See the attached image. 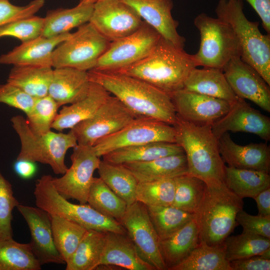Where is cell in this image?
Masks as SVG:
<instances>
[{
    "label": "cell",
    "mask_w": 270,
    "mask_h": 270,
    "mask_svg": "<svg viewBox=\"0 0 270 270\" xmlns=\"http://www.w3.org/2000/svg\"><path fill=\"white\" fill-rule=\"evenodd\" d=\"M90 82L104 87L136 118H148L173 126L177 114L170 95L148 82L117 72L92 69Z\"/></svg>",
    "instance_id": "cell-1"
},
{
    "label": "cell",
    "mask_w": 270,
    "mask_h": 270,
    "mask_svg": "<svg viewBox=\"0 0 270 270\" xmlns=\"http://www.w3.org/2000/svg\"><path fill=\"white\" fill-rule=\"evenodd\" d=\"M196 67L194 54L161 36L146 58L116 72L140 78L170 94L183 89L189 74Z\"/></svg>",
    "instance_id": "cell-2"
},
{
    "label": "cell",
    "mask_w": 270,
    "mask_h": 270,
    "mask_svg": "<svg viewBox=\"0 0 270 270\" xmlns=\"http://www.w3.org/2000/svg\"><path fill=\"white\" fill-rule=\"evenodd\" d=\"M173 126L176 142L182 148L186 157L188 174L206 184L224 182L226 166L212 125L194 124L177 116Z\"/></svg>",
    "instance_id": "cell-3"
},
{
    "label": "cell",
    "mask_w": 270,
    "mask_h": 270,
    "mask_svg": "<svg viewBox=\"0 0 270 270\" xmlns=\"http://www.w3.org/2000/svg\"><path fill=\"white\" fill-rule=\"evenodd\" d=\"M202 200L194 214L200 242L210 246L222 244L238 224V213L243 208L242 198L224 182L206 184Z\"/></svg>",
    "instance_id": "cell-4"
},
{
    "label": "cell",
    "mask_w": 270,
    "mask_h": 270,
    "mask_svg": "<svg viewBox=\"0 0 270 270\" xmlns=\"http://www.w3.org/2000/svg\"><path fill=\"white\" fill-rule=\"evenodd\" d=\"M217 18L228 23L237 38L241 59L254 68L270 86V35L262 34L258 22L249 20L242 0H219Z\"/></svg>",
    "instance_id": "cell-5"
},
{
    "label": "cell",
    "mask_w": 270,
    "mask_h": 270,
    "mask_svg": "<svg viewBox=\"0 0 270 270\" xmlns=\"http://www.w3.org/2000/svg\"><path fill=\"white\" fill-rule=\"evenodd\" d=\"M52 178L43 175L36 180L34 192L36 206L50 216L72 220L87 230L126 234L118 220L102 214L88 204H72L62 196L55 188Z\"/></svg>",
    "instance_id": "cell-6"
},
{
    "label": "cell",
    "mask_w": 270,
    "mask_h": 270,
    "mask_svg": "<svg viewBox=\"0 0 270 270\" xmlns=\"http://www.w3.org/2000/svg\"><path fill=\"white\" fill-rule=\"evenodd\" d=\"M12 126L19 136L20 152L16 159H24L50 166L56 174H63L68 168L65 156L68 149L78 145L73 132H50L41 135L34 133L26 120L21 115L11 119Z\"/></svg>",
    "instance_id": "cell-7"
},
{
    "label": "cell",
    "mask_w": 270,
    "mask_h": 270,
    "mask_svg": "<svg viewBox=\"0 0 270 270\" xmlns=\"http://www.w3.org/2000/svg\"><path fill=\"white\" fill-rule=\"evenodd\" d=\"M194 24L200 36L198 50L194 54L197 66L222 70L232 58L240 56L237 38L228 23L202 13Z\"/></svg>",
    "instance_id": "cell-8"
},
{
    "label": "cell",
    "mask_w": 270,
    "mask_h": 270,
    "mask_svg": "<svg viewBox=\"0 0 270 270\" xmlns=\"http://www.w3.org/2000/svg\"><path fill=\"white\" fill-rule=\"evenodd\" d=\"M110 42L90 22H86L56 48L52 53V66L88 72L95 68Z\"/></svg>",
    "instance_id": "cell-9"
},
{
    "label": "cell",
    "mask_w": 270,
    "mask_h": 270,
    "mask_svg": "<svg viewBox=\"0 0 270 270\" xmlns=\"http://www.w3.org/2000/svg\"><path fill=\"white\" fill-rule=\"evenodd\" d=\"M160 37L154 28L144 21L134 33L110 42L94 69L116 72L132 66L146 58Z\"/></svg>",
    "instance_id": "cell-10"
},
{
    "label": "cell",
    "mask_w": 270,
    "mask_h": 270,
    "mask_svg": "<svg viewBox=\"0 0 270 270\" xmlns=\"http://www.w3.org/2000/svg\"><path fill=\"white\" fill-rule=\"evenodd\" d=\"M136 118L118 98L110 94L92 116L70 130L78 144L92 146L102 139L119 131Z\"/></svg>",
    "instance_id": "cell-11"
},
{
    "label": "cell",
    "mask_w": 270,
    "mask_h": 270,
    "mask_svg": "<svg viewBox=\"0 0 270 270\" xmlns=\"http://www.w3.org/2000/svg\"><path fill=\"white\" fill-rule=\"evenodd\" d=\"M156 142H176L174 126L153 118H137L92 146L96 155L100 158L120 148Z\"/></svg>",
    "instance_id": "cell-12"
},
{
    "label": "cell",
    "mask_w": 270,
    "mask_h": 270,
    "mask_svg": "<svg viewBox=\"0 0 270 270\" xmlns=\"http://www.w3.org/2000/svg\"><path fill=\"white\" fill-rule=\"evenodd\" d=\"M73 148L71 166L61 177H52V182L62 196L85 204H87L94 173L101 160L92 146L78 144Z\"/></svg>",
    "instance_id": "cell-13"
},
{
    "label": "cell",
    "mask_w": 270,
    "mask_h": 270,
    "mask_svg": "<svg viewBox=\"0 0 270 270\" xmlns=\"http://www.w3.org/2000/svg\"><path fill=\"white\" fill-rule=\"evenodd\" d=\"M140 256L155 270H166L160 240L150 219L146 205L138 201L127 206L119 222Z\"/></svg>",
    "instance_id": "cell-14"
},
{
    "label": "cell",
    "mask_w": 270,
    "mask_h": 270,
    "mask_svg": "<svg viewBox=\"0 0 270 270\" xmlns=\"http://www.w3.org/2000/svg\"><path fill=\"white\" fill-rule=\"evenodd\" d=\"M89 22L112 42L134 33L144 21L120 0H98L94 4Z\"/></svg>",
    "instance_id": "cell-15"
},
{
    "label": "cell",
    "mask_w": 270,
    "mask_h": 270,
    "mask_svg": "<svg viewBox=\"0 0 270 270\" xmlns=\"http://www.w3.org/2000/svg\"><path fill=\"white\" fill-rule=\"evenodd\" d=\"M222 70L238 97L248 100L270 112V86L254 68L238 56L232 58Z\"/></svg>",
    "instance_id": "cell-16"
},
{
    "label": "cell",
    "mask_w": 270,
    "mask_h": 270,
    "mask_svg": "<svg viewBox=\"0 0 270 270\" xmlns=\"http://www.w3.org/2000/svg\"><path fill=\"white\" fill-rule=\"evenodd\" d=\"M176 114L198 124L212 125L230 110L228 102L182 89L170 94Z\"/></svg>",
    "instance_id": "cell-17"
},
{
    "label": "cell",
    "mask_w": 270,
    "mask_h": 270,
    "mask_svg": "<svg viewBox=\"0 0 270 270\" xmlns=\"http://www.w3.org/2000/svg\"><path fill=\"white\" fill-rule=\"evenodd\" d=\"M16 208L28 226L31 236L30 244L40 264H65L54 242L51 216L38 206L20 204Z\"/></svg>",
    "instance_id": "cell-18"
},
{
    "label": "cell",
    "mask_w": 270,
    "mask_h": 270,
    "mask_svg": "<svg viewBox=\"0 0 270 270\" xmlns=\"http://www.w3.org/2000/svg\"><path fill=\"white\" fill-rule=\"evenodd\" d=\"M212 130L218 138L230 131L253 134L268 142L270 140V118L238 97L228 112L212 125Z\"/></svg>",
    "instance_id": "cell-19"
},
{
    "label": "cell",
    "mask_w": 270,
    "mask_h": 270,
    "mask_svg": "<svg viewBox=\"0 0 270 270\" xmlns=\"http://www.w3.org/2000/svg\"><path fill=\"white\" fill-rule=\"evenodd\" d=\"M132 8L144 22L176 46L184 48L186 40L177 31L172 0H120Z\"/></svg>",
    "instance_id": "cell-20"
},
{
    "label": "cell",
    "mask_w": 270,
    "mask_h": 270,
    "mask_svg": "<svg viewBox=\"0 0 270 270\" xmlns=\"http://www.w3.org/2000/svg\"><path fill=\"white\" fill-rule=\"evenodd\" d=\"M222 158L230 167L270 172V148L266 143L237 144L230 134H224L218 138Z\"/></svg>",
    "instance_id": "cell-21"
},
{
    "label": "cell",
    "mask_w": 270,
    "mask_h": 270,
    "mask_svg": "<svg viewBox=\"0 0 270 270\" xmlns=\"http://www.w3.org/2000/svg\"><path fill=\"white\" fill-rule=\"evenodd\" d=\"M72 34L69 32L52 38L40 36L22 42L11 50L0 56V64L52 67V56L54 50L70 37Z\"/></svg>",
    "instance_id": "cell-22"
},
{
    "label": "cell",
    "mask_w": 270,
    "mask_h": 270,
    "mask_svg": "<svg viewBox=\"0 0 270 270\" xmlns=\"http://www.w3.org/2000/svg\"><path fill=\"white\" fill-rule=\"evenodd\" d=\"M90 84L86 71L69 67L54 68L48 95L60 107L72 104L87 96Z\"/></svg>",
    "instance_id": "cell-23"
},
{
    "label": "cell",
    "mask_w": 270,
    "mask_h": 270,
    "mask_svg": "<svg viewBox=\"0 0 270 270\" xmlns=\"http://www.w3.org/2000/svg\"><path fill=\"white\" fill-rule=\"evenodd\" d=\"M100 265H110L128 270H155L140 256L127 234L114 232H106Z\"/></svg>",
    "instance_id": "cell-24"
},
{
    "label": "cell",
    "mask_w": 270,
    "mask_h": 270,
    "mask_svg": "<svg viewBox=\"0 0 270 270\" xmlns=\"http://www.w3.org/2000/svg\"><path fill=\"white\" fill-rule=\"evenodd\" d=\"M110 94L100 85L90 82L87 96L68 106H64L58 113L52 128L59 132L72 129L78 124L92 116Z\"/></svg>",
    "instance_id": "cell-25"
},
{
    "label": "cell",
    "mask_w": 270,
    "mask_h": 270,
    "mask_svg": "<svg viewBox=\"0 0 270 270\" xmlns=\"http://www.w3.org/2000/svg\"><path fill=\"white\" fill-rule=\"evenodd\" d=\"M122 164L132 172L138 182L174 178L188 174V162L184 152L148 162Z\"/></svg>",
    "instance_id": "cell-26"
},
{
    "label": "cell",
    "mask_w": 270,
    "mask_h": 270,
    "mask_svg": "<svg viewBox=\"0 0 270 270\" xmlns=\"http://www.w3.org/2000/svg\"><path fill=\"white\" fill-rule=\"evenodd\" d=\"M183 89L224 100L231 104L238 98L222 70L217 68H194L186 78Z\"/></svg>",
    "instance_id": "cell-27"
},
{
    "label": "cell",
    "mask_w": 270,
    "mask_h": 270,
    "mask_svg": "<svg viewBox=\"0 0 270 270\" xmlns=\"http://www.w3.org/2000/svg\"><path fill=\"white\" fill-rule=\"evenodd\" d=\"M184 152L182 148L176 142H156L120 148L102 157L103 160L110 163L124 164L148 162Z\"/></svg>",
    "instance_id": "cell-28"
},
{
    "label": "cell",
    "mask_w": 270,
    "mask_h": 270,
    "mask_svg": "<svg viewBox=\"0 0 270 270\" xmlns=\"http://www.w3.org/2000/svg\"><path fill=\"white\" fill-rule=\"evenodd\" d=\"M200 242L198 230L194 218L169 237L160 240V252L167 270L182 261Z\"/></svg>",
    "instance_id": "cell-29"
},
{
    "label": "cell",
    "mask_w": 270,
    "mask_h": 270,
    "mask_svg": "<svg viewBox=\"0 0 270 270\" xmlns=\"http://www.w3.org/2000/svg\"><path fill=\"white\" fill-rule=\"evenodd\" d=\"M94 8L92 4L80 3L70 8H60L48 12L44 18L41 36L52 38L69 32L75 28L89 22Z\"/></svg>",
    "instance_id": "cell-30"
},
{
    "label": "cell",
    "mask_w": 270,
    "mask_h": 270,
    "mask_svg": "<svg viewBox=\"0 0 270 270\" xmlns=\"http://www.w3.org/2000/svg\"><path fill=\"white\" fill-rule=\"evenodd\" d=\"M52 72L53 69L50 66H14L6 82L38 98L48 95Z\"/></svg>",
    "instance_id": "cell-31"
},
{
    "label": "cell",
    "mask_w": 270,
    "mask_h": 270,
    "mask_svg": "<svg viewBox=\"0 0 270 270\" xmlns=\"http://www.w3.org/2000/svg\"><path fill=\"white\" fill-rule=\"evenodd\" d=\"M170 270H232L226 255L225 246H210L200 242L180 263Z\"/></svg>",
    "instance_id": "cell-32"
},
{
    "label": "cell",
    "mask_w": 270,
    "mask_h": 270,
    "mask_svg": "<svg viewBox=\"0 0 270 270\" xmlns=\"http://www.w3.org/2000/svg\"><path fill=\"white\" fill-rule=\"evenodd\" d=\"M106 232L87 230L76 249L66 262V270H94L100 264Z\"/></svg>",
    "instance_id": "cell-33"
},
{
    "label": "cell",
    "mask_w": 270,
    "mask_h": 270,
    "mask_svg": "<svg viewBox=\"0 0 270 270\" xmlns=\"http://www.w3.org/2000/svg\"><path fill=\"white\" fill-rule=\"evenodd\" d=\"M103 182L130 206L136 200L138 182L132 172L122 164L100 160L97 169Z\"/></svg>",
    "instance_id": "cell-34"
},
{
    "label": "cell",
    "mask_w": 270,
    "mask_h": 270,
    "mask_svg": "<svg viewBox=\"0 0 270 270\" xmlns=\"http://www.w3.org/2000/svg\"><path fill=\"white\" fill-rule=\"evenodd\" d=\"M224 183L238 197L254 198L270 188V176L264 172L226 166Z\"/></svg>",
    "instance_id": "cell-35"
},
{
    "label": "cell",
    "mask_w": 270,
    "mask_h": 270,
    "mask_svg": "<svg viewBox=\"0 0 270 270\" xmlns=\"http://www.w3.org/2000/svg\"><path fill=\"white\" fill-rule=\"evenodd\" d=\"M42 265L30 243L15 241L12 238L0 240V270H40Z\"/></svg>",
    "instance_id": "cell-36"
},
{
    "label": "cell",
    "mask_w": 270,
    "mask_h": 270,
    "mask_svg": "<svg viewBox=\"0 0 270 270\" xmlns=\"http://www.w3.org/2000/svg\"><path fill=\"white\" fill-rule=\"evenodd\" d=\"M87 204L102 214L118 222L126 210V202L117 196L100 178H94Z\"/></svg>",
    "instance_id": "cell-37"
},
{
    "label": "cell",
    "mask_w": 270,
    "mask_h": 270,
    "mask_svg": "<svg viewBox=\"0 0 270 270\" xmlns=\"http://www.w3.org/2000/svg\"><path fill=\"white\" fill-rule=\"evenodd\" d=\"M150 219L160 240L165 239L192 220L194 214L172 206H146Z\"/></svg>",
    "instance_id": "cell-38"
},
{
    "label": "cell",
    "mask_w": 270,
    "mask_h": 270,
    "mask_svg": "<svg viewBox=\"0 0 270 270\" xmlns=\"http://www.w3.org/2000/svg\"><path fill=\"white\" fill-rule=\"evenodd\" d=\"M51 220L54 242L66 264L87 230L72 220L59 216H51Z\"/></svg>",
    "instance_id": "cell-39"
},
{
    "label": "cell",
    "mask_w": 270,
    "mask_h": 270,
    "mask_svg": "<svg viewBox=\"0 0 270 270\" xmlns=\"http://www.w3.org/2000/svg\"><path fill=\"white\" fill-rule=\"evenodd\" d=\"M175 192L172 206L194 214L203 198L206 184L200 178L188 174L174 178Z\"/></svg>",
    "instance_id": "cell-40"
},
{
    "label": "cell",
    "mask_w": 270,
    "mask_h": 270,
    "mask_svg": "<svg viewBox=\"0 0 270 270\" xmlns=\"http://www.w3.org/2000/svg\"><path fill=\"white\" fill-rule=\"evenodd\" d=\"M228 262L258 255L270 247V238L242 231L238 235L228 236L224 242Z\"/></svg>",
    "instance_id": "cell-41"
},
{
    "label": "cell",
    "mask_w": 270,
    "mask_h": 270,
    "mask_svg": "<svg viewBox=\"0 0 270 270\" xmlns=\"http://www.w3.org/2000/svg\"><path fill=\"white\" fill-rule=\"evenodd\" d=\"M174 192V178L138 182L136 200L146 206H172Z\"/></svg>",
    "instance_id": "cell-42"
},
{
    "label": "cell",
    "mask_w": 270,
    "mask_h": 270,
    "mask_svg": "<svg viewBox=\"0 0 270 270\" xmlns=\"http://www.w3.org/2000/svg\"><path fill=\"white\" fill-rule=\"evenodd\" d=\"M59 108L48 95L36 98L32 109L26 114V120L32 131L39 135L50 132Z\"/></svg>",
    "instance_id": "cell-43"
},
{
    "label": "cell",
    "mask_w": 270,
    "mask_h": 270,
    "mask_svg": "<svg viewBox=\"0 0 270 270\" xmlns=\"http://www.w3.org/2000/svg\"><path fill=\"white\" fill-rule=\"evenodd\" d=\"M19 204L11 184L0 170V240L12 238V212Z\"/></svg>",
    "instance_id": "cell-44"
},
{
    "label": "cell",
    "mask_w": 270,
    "mask_h": 270,
    "mask_svg": "<svg viewBox=\"0 0 270 270\" xmlns=\"http://www.w3.org/2000/svg\"><path fill=\"white\" fill-rule=\"evenodd\" d=\"M44 18L35 15L20 19L0 27V38L11 36L26 42L42 35Z\"/></svg>",
    "instance_id": "cell-45"
},
{
    "label": "cell",
    "mask_w": 270,
    "mask_h": 270,
    "mask_svg": "<svg viewBox=\"0 0 270 270\" xmlns=\"http://www.w3.org/2000/svg\"><path fill=\"white\" fill-rule=\"evenodd\" d=\"M44 0H33L24 6L0 0V27L10 22L34 16L44 6Z\"/></svg>",
    "instance_id": "cell-46"
},
{
    "label": "cell",
    "mask_w": 270,
    "mask_h": 270,
    "mask_svg": "<svg viewBox=\"0 0 270 270\" xmlns=\"http://www.w3.org/2000/svg\"><path fill=\"white\" fill-rule=\"evenodd\" d=\"M36 98L20 88L6 82L0 84V103L18 109L27 114L34 104Z\"/></svg>",
    "instance_id": "cell-47"
},
{
    "label": "cell",
    "mask_w": 270,
    "mask_h": 270,
    "mask_svg": "<svg viewBox=\"0 0 270 270\" xmlns=\"http://www.w3.org/2000/svg\"><path fill=\"white\" fill-rule=\"evenodd\" d=\"M236 221L243 231L270 238V216H253L242 210L236 215Z\"/></svg>",
    "instance_id": "cell-48"
},
{
    "label": "cell",
    "mask_w": 270,
    "mask_h": 270,
    "mask_svg": "<svg viewBox=\"0 0 270 270\" xmlns=\"http://www.w3.org/2000/svg\"><path fill=\"white\" fill-rule=\"evenodd\" d=\"M232 270H270V260L260 255L230 262Z\"/></svg>",
    "instance_id": "cell-49"
},
{
    "label": "cell",
    "mask_w": 270,
    "mask_h": 270,
    "mask_svg": "<svg viewBox=\"0 0 270 270\" xmlns=\"http://www.w3.org/2000/svg\"><path fill=\"white\" fill-rule=\"evenodd\" d=\"M260 18L264 28L270 33V0H246Z\"/></svg>",
    "instance_id": "cell-50"
},
{
    "label": "cell",
    "mask_w": 270,
    "mask_h": 270,
    "mask_svg": "<svg viewBox=\"0 0 270 270\" xmlns=\"http://www.w3.org/2000/svg\"><path fill=\"white\" fill-rule=\"evenodd\" d=\"M36 162L24 159H16L13 165L15 173L20 178L28 180L32 178L36 174Z\"/></svg>",
    "instance_id": "cell-51"
},
{
    "label": "cell",
    "mask_w": 270,
    "mask_h": 270,
    "mask_svg": "<svg viewBox=\"0 0 270 270\" xmlns=\"http://www.w3.org/2000/svg\"><path fill=\"white\" fill-rule=\"evenodd\" d=\"M253 198L256 202L258 215L270 216V188L263 190Z\"/></svg>",
    "instance_id": "cell-52"
},
{
    "label": "cell",
    "mask_w": 270,
    "mask_h": 270,
    "mask_svg": "<svg viewBox=\"0 0 270 270\" xmlns=\"http://www.w3.org/2000/svg\"><path fill=\"white\" fill-rule=\"evenodd\" d=\"M258 255L266 259L270 260V248L266 249Z\"/></svg>",
    "instance_id": "cell-53"
},
{
    "label": "cell",
    "mask_w": 270,
    "mask_h": 270,
    "mask_svg": "<svg viewBox=\"0 0 270 270\" xmlns=\"http://www.w3.org/2000/svg\"><path fill=\"white\" fill-rule=\"evenodd\" d=\"M98 0H80V3H84V4H94V2H96Z\"/></svg>",
    "instance_id": "cell-54"
}]
</instances>
